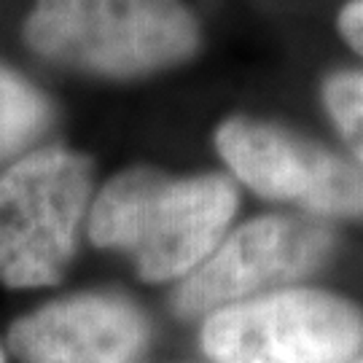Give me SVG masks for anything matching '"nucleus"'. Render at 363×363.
I'll return each instance as SVG.
<instances>
[{"label": "nucleus", "mask_w": 363, "mask_h": 363, "mask_svg": "<svg viewBox=\"0 0 363 363\" xmlns=\"http://www.w3.org/2000/svg\"><path fill=\"white\" fill-rule=\"evenodd\" d=\"M240 205L226 175L175 178L156 167L113 175L89 208V240L118 250L145 283L183 280L218 247Z\"/></svg>", "instance_id": "f257e3e1"}, {"label": "nucleus", "mask_w": 363, "mask_h": 363, "mask_svg": "<svg viewBox=\"0 0 363 363\" xmlns=\"http://www.w3.org/2000/svg\"><path fill=\"white\" fill-rule=\"evenodd\" d=\"M25 40L60 65L130 78L189 60L199 25L183 0H38Z\"/></svg>", "instance_id": "f03ea898"}, {"label": "nucleus", "mask_w": 363, "mask_h": 363, "mask_svg": "<svg viewBox=\"0 0 363 363\" xmlns=\"http://www.w3.org/2000/svg\"><path fill=\"white\" fill-rule=\"evenodd\" d=\"M94 164L62 145L30 151L0 175V283L46 288L65 277L89 210Z\"/></svg>", "instance_id": "7ed1b4c3"}, {"label": "nucleus", "mask_w": 363, "mask_h": 363, "mask_svg": "<svg viewBox=\"0 0 363 363\" xmlns=\"http://www.w3.org/2000/svg\"><path fill=\"white\" fill-rule=\"evenodd\" d=\"M363 347V310L318 288H283L213 312L202 350L213 363H350Z\"/></svg>", "instance_id": "20e7f679"}, {"label": "nucleus", "mask_w": 363, "mask_h": 363, "mask_svg": "<svg viewBox=\"0 0 363 363\" xmlns=\"http://www.w3.org/2000/svg\"><path fill=\"white\" fill-rule=\"evenodd\" d=\"M334 234L301 216H261L223 237L175 291L181 318H208L229 304L283 291L315 272L331 253Z\"/></svg>", "instance_id": "39448f33"}, {"label": "nucleus", "mask_w": 363, "mask_h": 363, "mask_svg": "<svg viewBox=\"0 0 363 363\" xmlns=\"http://www.w3.org/2000/svg\"><path fill=\"white\" fill-rule=\"evenodd\" d=\"M216 148L256 194L298 202L318 216L363 218V169L296 132L234 116L218 127Z\"/></svg>", "instance_id": "423d86ee"}, {"label": "nucleus", "mask_w": 363, "mask_h": 363, "mask_svg": "<svg viewBox=\"0 0 363 363\" xmlns=\"http://www.w3.org/2000/svg\"><path fill=\"white\" fill-rule=\"evenodd\" d=\"M151 342L143 310L118 294L54 298L9 328L19 363H140Z\"/></svg>", "instance_id": "0eeeda50"}, {"label": "nucleus", "mask_w": 363, "mask_h": 363, "mask_svg": "<svg viewBox=\"0 0 363 363\" xmlns=\"http://www.w3.org/2000/svg\"><path fill=\"white\" fill-rule=\"evenodd\" d=\"M52 105L33 84L0 65V159L22 154L52 124Z\"/></svg>", "instance_id": "6e6552de"}, {"label": "nucleus", "mask_w": 363, "mask_h": 363, "mask_svg": "<svg viewBox=\"0 0 363 363\" xmlns=\"http://www.w3.org/2000/svg\"><path fill=\"white\" fill-rule=\"evenodd\" d=\"M323 100L339 135L363 164V73L345 70L325 81Z\"/></svg>", "instance_id": "1a4fd4ad"}, {"label": "nucleus", "mask_w": 363, "mask_h": 363, "mask_svg": "<svg viewBox=\"0 0 363 363\" xmlns=\"http://www.w3.org/2000/svg\"><path fill=\"white\" fill-rule=\"evenodd\" d=\"M339 30L355 52L363 54V0H350L339 13Z\"/></svg>", "instance_id": "9d476101"}, {"label": "nucleus", "mask_w": 363, "mask_h": 363, "mask_svg": "<svg viewBox=\"0 0 363 363\" xmlns=\"http://www.w3.org/2000/svg\"><path fill=\"white\" fill-rule=\"evenodd\" d=\"M0 363H6V352H3V345H0Z\"/></svg>", "instance_id": "9b49d317"}, {"label": "nucleus", "mask_w": 363, "mask_h": 363, "mask_svg": "<svg viewBox=\"0 0 363 363\" xmlns=\"http://www.w3.org/2000/svg\"><path fill=\"white\" fill-rule=\"evenodd\" d=\"M350 363H363V355H355V358H352Z\"/></svg>", "instance_id": "f8f14e48"}]
</instances>
